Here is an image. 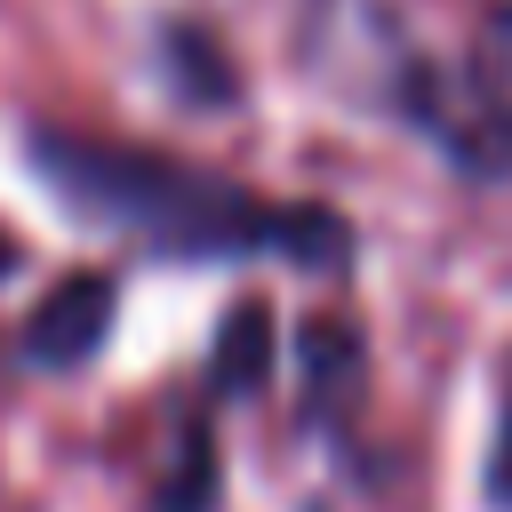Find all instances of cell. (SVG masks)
Here are the masks:
<instances>
[{
  "label": "cell",
  "instance_id": "cell-3",
  "mask_svg": "<svg viewBox=\"0 0 512 512\" xmlns=\"http://www.w3.org/2000/svg\"><path fill=\"white\" fill-rule=\"evenodd\" d=\"M208 376H216V392H232V400L264 392V376H272V304H264V296H240V304L216 320V360H208Z\"/></svg>",
  "mask_w": 512,
  "mask_h": 512
},
{
  "label": "cell",
  "instance_id": "cell-8",
  "mask_svg": "<svg viewBox=\"0 0 512 512\" xmlns=\"http://www.w3.org/2000/svg\"><path fill=\"white\" fill-rule=\"evenodd\" d=\"M488 88H496V104L512 112V8L496 16V40H488Z\"/></svg>",
  "mask_w": 512,
  "mask_h": 512
},
{
  "label": "cell",
  "instance_id": "cell-5",
  "mask_svg": "<svg viewBox=\"0 0 512 512\" xmlns=\"http://www.w3.org/2000/svg\"><path fill=\"white\" fill-rule=\"evenodd\" d=\"M168 72L184 80V96H192V104H232V88H240V80H232V64H224L200 32H176V40H168Z\"/></svg>",
  "mask_w": 512,
  "mask_h": 512
},
{
  "label": "cell",
  "instance_id": "cell-7",
  "mask_svg": "<svg viewBox=\"0 0 512 512\" xmlns=\"http://www.w3.org/2000/svg\"><path fill=\"white\" fill-rule=\"evenodd\" d=\"M480 496L496 512H512V384H504V416H496V440H488V472H480Z\"/></svg>",
  "mask_w": 512,
  "mask_h": 512
},
{
  "label": "cell",
  "instance_id": "cell-1",
  "mask_svg": "<svg viewBox=\"0 0 512 512\" xmlns=\"http://www.w3.org/2000/svg\"><path fill=\"white\" fill-rule=\"evenodd\" d=\"M24 160L40 168V184L144 240L152 256L176 264H248V256H280V264H344L352 256V224L336 208H296V200H264L216 168H192L176 152H136V144H88L64 128H40L24 144Z\"/></svg>",
  "mask_w": 512,
  "mask_h": 512
},
{
  "label": "cell",
  "instance_id": "cell-4",
  "mask_svg": "<svg viewBox=\"0 0 512 512\" xmlns=\"http://www.w3.org/2000/svg\"><path fill=\"white\" fill-rule=\"evenodd\" d=\"M224 456H216V432H208V416H192L184 424V440H176V456H168V480H160V512H216L224 504Z\"/></svg>",
  "mask_w": 512,
  "mask_h": 512
},
{
  "label": "cell",
  "instance_id": "cell-2",
  "mask_svg": "<svg viewBox=\"0 0 512 512\" xmlns=\"http://www.w3.org/2000/svg\"><path fill=\"white\" fill-rule=\"evenodd\" d=\"M112 312H120V280H112V272H72V280H56V288L32 304V320H24V360L48 368V376L88 368V360L104 352V336H112Z\"/></svg>",
  "mask_w": 512,
  "mask_h": 512
},
{
  "label": "cell",
  "instance_id": "cell-6",
  "mask_svg": "<svg viewBox=\"0 0 512 512\" xmlns=\"http://www.w3.org/2000/svg\"><path fill=\"white\" fill-rule=\"evenodd\" d=\"M296 360H304V384H312V400H328V384L352 368V336H344L336 320H304V328H296Z\"/></svg>",
  "mask_w": 512,
  "mask_h": 512
}]
</instances>
